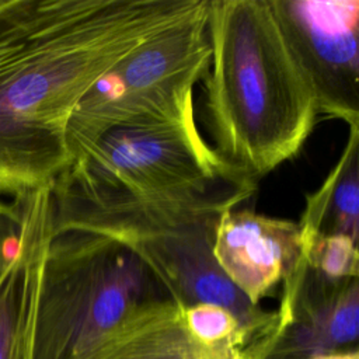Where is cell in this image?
Instances as JSON below:
<instances>
[{
	"label": "cell",
	"instance_id": "1",
	"mask_svg": "<svg viewBox=\"0 0 359 359\" xmlns=\"http://www.w3.org/2000/svg\"><path fill=\"white\" fill-rule=\"evenodd\" d=\"M208 0H0V192L49 187L69 119L94 84Z\"/></svg>",
	"mask_w": 359,
	"mask_h": 359
},
{
	"label": "cell",
	"instance_id": "2",
	"mask_svg": "<svg viewBox=\"0 0 359 359\" xmlns=\"http://www.w3.org/2000/svg\"><path fill=\"white\" fill-rule=\"evenodd\" d=\"M205 118L213 150L258 181L299 154L318 111L272 0H208Z\"/></svg>",
	"mask_w": 359,
	"mask_h": 359
},
{
	"label": "cell",
	"instance_id": "3",
	"mask_svg": "<svg viewBox=\"0 0 359 359\" xmlns=\"http://www.w3.org/2000/svg\"><path fill=\"white\" fill-rule=\"evenodd\" d=\"M257 182L231 170L195 119L115 129L49 185L50 210H116L171 203H241Z\"/></svg>",
	"mask_w": 359,
	"mask_h": 359
},
{
	"label": "cell",
	"instance_id": "4",
	"mask_svg": "<svg viewBox=\"0 0 359 359\" xmlns=\"http://www.w3.org/2000/svg\"><path fill=\"white\" fill-rule=\"evenodd\" d=\"M165 299L174 297L163 280L119 241L55 234L41 269L32 359H86L135 313Z\"/></svg>",
	"mask_w": 359,
	"mask_h": 359
},
{
	"label": "cell",
	"instance_id": "5",
	"mask_svg": "<svg viewBox=\"0 0 359 359\" xmlns=\"http://www.w3.org/2000/svg\"><path fill=\"white\" fill-rule=\"evenodd\" d=\"M230 202L149 205L116 210H50L52 236L83 230L107 236L132 250L163 280L182 307L209 303L231 311L250 332L280 331L276 310L252 304L223 273L213 257L220 216Z\"/></svg>",
	"mask_w": 359,
	"mask_h": 359
},
{
	"label": "cell",
	"instance_id": "6",
	"mask_svg": "<svg viewBox=\"0 0 359 359\" xmlns=\"http://www.w3.org/2000/svg\"><path fill=\"white\" fill-rule=\"evenodd\" d=\"M206 8L143 41L94 84L67 123L69 164L111 130L195 119V86L210 60Z\"/></svg>",
	"mask_w": 359,
	"mask_h": 359
},
{
	"label": "cell",
	"instance_id": "7",
	"mask_svg": "<svg viewBox=\"0 0 359 359\" xmlns=\"http://www.w3.org/2000/svg\"><path fill=\"white\" fill-rule=\"evenodd\" d=\"M320 114L359 128V1L272 0Z\"/></svg>",
	"mask_w": 359,
	"mask_h": 359
},
{
	"label": "cell",
	"instance_id": "8",
	"mask_svg": "<svg viewBox=\"0 0 359 359\" xmlns=\"http://www.w3.org/2000/svg\"><path fill=\"white\" fill-rule=\"evenodd\" d=\"M282 331L268 359H310L356 348L359 279H328L299 268L282 282Z\"/></svg>",
	"mask_w": 359,
	"mask_h": 359
},
{
	"label": "cell",
	"instance_id": "9",
	"mask_svg": "<svg viewBox=\"0 0 359 359\" xmlns=\"http://www.w3.org/2000/svg\"><path fill=\"white\" fill-rule=\"evenodd\" d=\"M213 257L229 280L255 306L303 259L297 222L252 210H226L216 226Z\"/></svg>",
	"mask_w": 359,
	"mask_h": 359
},
{
	"label": "cell",
	"instance_id": "10",
	"mask_svg": "<svg viewBox=\"0 0 359 359\" xmlns=\"http://www.w3.org/2000/svg\"><path fill=\"white\" fill-rule=\"evenodd\" d=\"M20 199L18 250L0 280V359H32L39 278L52 238L49 187Z\"/></svg>",
	"mask_w": 359,
	"mask_h": 359
},
{
	"label": "cell",
	"instance_id": "11",
	"mask_svg": "<svg viewBox=\"0 0 359 359\" xmlns=\"http://www.w3.org/2000/svg\"><path fill=\"white\" fill-rule=\"evenodd\" d=\"M182 306L165 299L144 306L86 359H268L275 344H206L188 330Z\"/></svg>",
	"mask_w": 359,
	"mask_h": 359
},
{
	"label": "cell",
	"instance_id": "12",
	"mask_svg": "<svg viewBox=\"0 0 359 359\" xmlns=\"http://www.w3.org/2000/svg\"><path fill=\"white\" fill-rule=\"evenodd\" d=\"M359 128H351L345 147L323 184L306 195L297 222L302 238L359 233Z\"/></svg>",
	"mask_w": 359,
	"mask_h": 359
},
{
	"label": "cell",
	"instance_id": "13",
	"mask_svg": "<svg viewBox=\"0 0 359 359\" xmlns=\"http://www.w3.org/2000/svg\"><path fill=\"white\" fill-rule=\"evenodd\" d=\"M303 259L309 268L328 279L359 278L358 241L348 236L302 238Z\"/></svg>",
	"mask_w": 359,
	"mask_h": 359
},
{
	"label": "cell",
	"instance_id": "14",
	"mask_svg": "<svg viewBox=\"0 0 359 359\" xmlns=\"http://www.w3.org/2000/svg\"><path fill=\"white\" fill-rule=\"evenodd\" d=\"M22 229V202L14 198L13 202L0 199V280L13 262L18 250Z\"/></svg>",
	"mask_w": 359,
	"mask_h": 359
},
{
	"label": "cell",
	"instance_id": "15",
	"mask_svg": "<svg viewBox=\"0 0 359 359\" xmlns=\"http://www.w3.org/2000/svg\"><path fill=\"white\" fill-rule=\"evenodd\" d=\"M310 359H359V352H358V349H351V351H344V352H337V353H330V355L314 356Z\"/></svg>",
	"mask_w": 359,
	"mask_h": 359
}]
</instances>
